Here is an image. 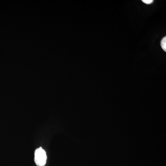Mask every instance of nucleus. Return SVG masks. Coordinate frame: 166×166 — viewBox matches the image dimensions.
Instances as JSON below:
<instances>
[{
	"label": "nucleus",
	"instance_id": "f257e3e1",
	"mask_svg": "<svg viewBox=\"0 0 166 166\" xmlns=\"http://www.w3.org/2000/svg\"><path fill=\"white\" fill-rule=\"evenodd\" d=\"M47 155L45 151L42 148L36 150L35 152V161L38 166H43L46 164Z\"/></svg>",
	"mask_w": 166,
	"mask_h": 166
},
{
	"label": "nucleus",
	"instance_id": "f03ea898",
	"mask_svg": "<svg viewBox=\"0 0 166 166\" xmlns=\"http://www.w3.org/2000/svg\"><path fill=\"white\" fill-rule=\"evenodd\" d=\"M161 47L165 52L166 51V37H165L162 39L161 42Z\"/></svg>",
	"mask_w": 166,
	"mask_h": 166
},
{
	"label": "nucleus",
	"instance_id": "7ed1b4c3",
	"mask_svg": "<svg viewBox=\"0 0 166 166\" xmlns=\"http://www.w3.org/2000/svg\"><path fill=\"white\" fill-rule=\"evenodd\" d=\"M142 2L146 4H150L153 2V0H142Z\"/></svg>",
	"mask_w": 166,
	"mask_h": 166
}]
</instances>
